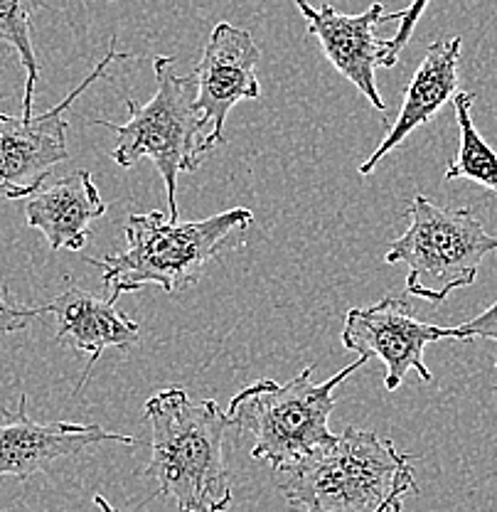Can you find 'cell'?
Instances as JSON below:
<instances>
[{
    "instance_id": "obj_16",
    "label": "cell",
    "mask_w": 497,
    "mask_h": 512,
    "mask_svg": "<svg viewBox=\"0 0 497 512\" xmlns=\"http://www.w3.org/2000/svg\"><path fill=\"white\" fill-rule=\"evenodd\" d=\"M45 5V0H0V42L18 52L20 64L25 67V99L23 116L30 119L32 104H35V87L40 79V64H37L35 47H32V18Z\"/></svg>"
},
{
    "instance_id": "obj_8",
    "label": "cell",
    "mask_w": 497,
    "mask_h": 512,
    "mask_svg": "<svg viewBox=\"0 0 497 512\" xmlns=\"http://www.w3.org/2000/svg\"><path fill=\"white\" fill-rule=\"evenodd\" d=\"M458 340L456 328H441L416 320L409 298L384 296L374 306L350 308L342 325V348L370 360L377 357L387 367L384 389L397 392L409 372H416L424 382L434 380L424 362L426 345L436 340Z\"/></svg>"
},
{
    "instance_id": "obj_17",
    "label": "cell",
    "mask_w": 497,
    "mask_h": 512,
    "mask_svg": "<svg viewBox=\"0 0 497 512\" xmlns=\"http://www.w3.org/2000/svg\"><path fill=\"white\" fill-rule=\"evenodd\" d=\"M431 0H411L409 5H406V10H399V28L394 32L392 40L387 42V60H384V67H394L399 60V55H402V50L406 45H409L411 35H414L416 30V23L421 20V13L426 10V5H429Z\"/></svg>"
},
{
    "instance_id": "obj_9",
    "label": "cell",
    "mask_w": 497,
    "mask_h": 512,
    "mask_svg": "<svg viewBox=\"0 0 497 512\" xmlns=\"http://www.w3.org/2000/svg\"><path fill=\"white\" fill-rule=\"evenodd\" d=\"M296 5L303 18L308 20V35L320 42L330 64L347 82L360 89V94L374 109H387L384 99L379 96L374 69L384 67L389 40H379L377 28L384 20H399L402 13H387L382 3H372L360 15H345L330 3L313 8L308 5V0H296Z\"/></svg>"
},
{
    "instance_id": "obj_10",
    "label": "cell",
    "mask_w": 497,
    "mask_h": 512,
    "mask_svg": "<svg viewBox=\"0 0 497 512\" xmlns=\"http://www.w3.org/2000/svg\"><path fill=\"white\" fill-rule=\"evenodd\" d=\"M261 50L247 30L237 25L219 23L212 30L200 62L192 69L197 82L195 109L210 121L212 143L222 146L227 116L239 101L259 99L261 87L256 79V64Z\"/></svg>"
},
{
    "instance_id": "obj_21",
    "label": "cell",
    "mask_w": 497,
    "mask_h": 512,
    "mask_svg": "<svg viewBox=\"0 0 497 512\" xmlns=\"http://www.w3.org/2000/svg\"><path fill=\"white\" fill-rule=\"evenodd\" d=\"M94 505L99 508V512H121L119 508H114V505H111L104 495H94Z\"/></svg>"
},
{
    "instance_id": "obj_7",
    "label": "cell",
    "mask_w": 497,
    "mask_h": 512,
    "mask_svg": "<svg viewBox=\"0 0 497 512\" xmlns=\"http://www.w3.org/2000/svg\"><path fill=\"white\" fill-rule=\"evenodd\" d=\"M116 37H111V47L104 60L94 67V72L69 92L57 106L40 116H8L0 111V197L5 200H23L42 190L45 180L55 170V165L69 158L67 148V109L89 87L106 74L114 62L131 60L128 52H116Z\"/></svg>"
},
{
    "instance_id": "obj_12",
    "label": "cell",
    "mask_w": 497,
    "mask_h": 512,
    "mask_svg": "<svg viewBox=\"0 0 497 512\" xmlns=\"http://www.w3.org/2000/svg\"><path fill=\"white\" fill-rule=\"evenodd\" d=\"M42 308L57 318V343L89 357L82 380L74 389L77 394L87 384L92 367L104 355V350H128L141 338V325L119 311L114 301L92 296L74 284H69L55 301Z\"/></svg>"
},
{
    "instance_id": "obj_6",
    "label": "cell",
    "mask_w": 497,
    "mask_h": 512,
    "mask_svg": "<svg viewBox=\"0 0 497 512\" xmlns=\"http://www.w3.org/2000/svg\"><path fill=\"white\" fill-rule=\"evenodd\" d=\"M409 229L387 247V264L409 266L406 293L443 303L458 288L475 284L485 256L497 254V237L468 207H438L426 195L406 205Z\"/></svg>"
},
{
    "instance_id": "obj_5",
    "label": "cell",
    "mask_w": 497,
    "mask_h": 512,
    "mask_svg": "<svg viewBox=\"0 0 497 512\" xmlns=\"http://www.w3.org/2000/svg\"><path fill=\"white\" fill-rule=\"evenodd\" d=\"M365 362V357H357L352 365L342 367L338 375L320 384L311 380L315 365H308L286 384L274 380L249 384L229 402V424L254 436L251 458L269 461L271 471L279 473L283 466L301 461L335 439L330 431L335 389Z\"/></svg>"
},
{
    "instance_id": "obj_18",
    "label": "cell",
    "mask_w": 497,
    "mask_h": 512,
    "mask_svg": "<svg viewBox=\"0 0 497 512\" xmlns=\"http://www.w3.org/2000/svg\"><path fill=\"white\" fill-rule=\"evenodd\" d=\"M45 308H25L18 306L15 301H10L8 296V288L0 286V338L10 333H20L25 330L28 325L35 320L37 316H42Z\"/></svg>"
},
{
    "instance_id": "obj_4",
    "label": "cell",
    "mask_w": 497,
    "mask_h": 512,
    "mask_svg": "<svg viewBox=\"0 0 497 512\" xmlns=\"http://www.w3.org/2000/svg\"><path fill=\"white\" fill-rule=\"evenodd\" d=\"M158 89L148 104H138L128 96L126 124H111L92 119L119 136V146L111 151V160L121 168H133L138 160L151 158L165 183L170 205V220L178 222V178L200 168L202 158L215 148L212 126L195 109L197 82L192 74H175L173 57L158 55L153 62Z\"/></svg>"
},
{
    "instance_id": "obj_1",
    "label": "cell",
    "mask_w": 497,
    "mask_h": 512,
    "mask_svg": "<svg viewBox=\"0 0 497 512\" xmlns=\"http://www.w3.org/2000/svg\"><path fill=\"white\" fill-rule=\"evenodd\" d=\"M151 426L146 476L178 512H224L232 505V473L224 463L227 412L215 399H192L183 387L160 389L143 404Z\"/></svg>"
},
{
    "instance_id": "obj_2",
    "label": "cell",
    "mask_w": 497,
    "mask_h": 512,
    "mask_svg": "<svg viewBox=\"0 0 497 512\" xmlns=\"http://www.w3.org/2000/svg\"><path fill=\"white\" fill-rule=\"evenodd\" d=\"M254 212L247 207L219 212L195 222H173L163 212L131 215L126 222V249L87 261L101 269L104 298L119 301L124 293L160 286L165 293H180L200 281L202 269L227 247L234 232L251 227Z\"/></svg>"
},
{
    "instance_id": "obj_20",
    "label": "cell",
    "mask_w": 497,
    "mask_h": 512,
    "mask_svg": "<svg viewBox=\"0 0 497 512\" xmlns=\"http://www.w3.org/2000/svg\"><path fill=\"white\" fill-rule=\"evenodd\" d=\"M409 493H419V485H416L414 473H409V476L402 478V483L397 485V490L392 493V498H389L387 503H384L377 512H402L404 510V498Z\"/></svg>"
},
{
    "instance_id": "obj_19",
    "label": "cell",
    "mask_w": 497,
    "mask_h": 512,
    "mask_svg": "<svg viewBox=\"0 0 497 512\" xmlns=\"http://www.w3.org/2000/svg\"><path fill=\"white\" fill-rule=\"evenodd\" d=\"M458 340H473V338H485L495 340L497 343V301L488 311H483L480 316H475L468 323L456 325Z\"/></svg>"
},
{
    "instance_id": "obj_3",
    "label": "cell",
    "mask_w": 497,
    "mask_h": 512,
    "mask_svg": "<svg viewBox=\"0 0 497 512\" xmlns=\"http://www.w3.org/2000/svg\"><path fill=\"white\" fill-rule=\"evenodd\" d=\"M411 458L392 439L347 426L330 444L274 473L276 488L293 512H377L414 473Z\"/></svg>"
},
{
    "instance_id": "obj_15",
    "label": "cell",
    "mask_w": 497,
    "mask_h": 512,
    "mask_svg": "<svg viewBox=\"0 0 497 512\" xmlns=\"http://www.w3.org/2000/svg\"><path fill=\"white\" fill-rule=\"evenodd\" d=\"M473 101V92H458L453 96L461 146H458L456 160L448 165L446 180H470V183L493 190L497 197V153L488 146V141L480 136V131L473 124V116H470Z\"/></svg>"
},
{
    "instance_id": "obj_13",
    "label": "cell",
    "mask_w": 497,
    "mask_h": 512,
    "mask_svg": "<svg viewBox=\"0 0 497 512\" xmlns=\"http://www.w3.org/2000/svg\"><path fill=\"white\" fill-rule=\"evenodd\" d=\"M461 37H443L426 47V55L419 69L411 77L404 92L402 111L394 119L387 136L382 138L377 151L360 165V175H372L374 168L392 153L399 143L406 141L414 128L429 124L431 119L458 94V60H461Z\"/></svg>"
},
{
    "instance_id": "obj_11",
    "label": "cell",
    "mask_w": 497,
    "mask_h": 512,
    "mask_svg": "<svg viewBox=\"0 0 497 512\" xmlns=\"http://www.w3.org/2000/svg\"><path fill=\"white\" fill-rule=\"evenodd\" d=\"M5 414L0 424V478L30 480L35 473L47 471L60 458L82 453L84 448L99 444L136 446L133 436L114 434L99 424H72V421H52L40 424L28 416V397H20L18 412Z\"/></svg>"
},
{
    "instance_id": "obj_14",
    "label": "cell",
    "mask_w": 497,
    "mask_h": 512,
    "mask_svg": "<svg viewBox=\"0 0 497 512\" xmlns=\"http://www.w3.org/2000/svg\"><path fill=\"white\" fill-rule=\"evenodd\" d=\"M106 210L109 205L101 200L92 173L77 170L35 192L25 205V222L45 234L50 252H82L89 242V227Z\"/></svg>"
}]
</instances>
